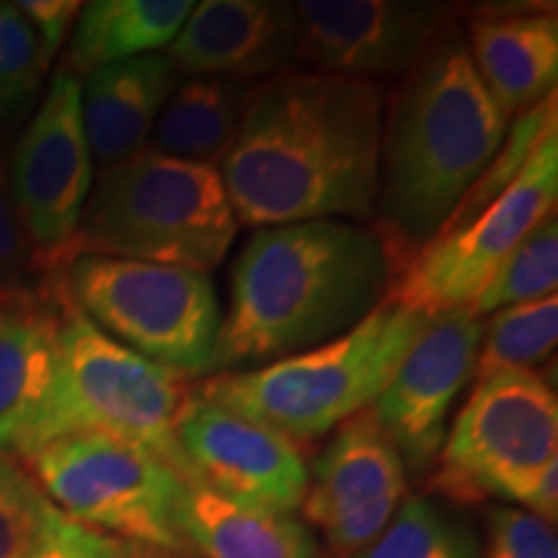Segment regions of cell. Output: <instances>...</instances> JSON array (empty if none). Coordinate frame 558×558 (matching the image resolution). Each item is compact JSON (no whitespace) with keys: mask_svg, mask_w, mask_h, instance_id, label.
I'll use <instances>...</instances> for the list:
<instances>
[{"mask_svg":"<svg viewBox=\"0 0 558 558\" xmlns=\"http://www.w3.org/2000/svg\"><path fill=\"white\" fill-rule=\"evenodd\" d=\"M86 527L62 514L26 465L0 448V558H50Z\"/></svg>","mask_w":558,"mask_h":558,"instance_id":"23","label":"cell"},{"mask_svg":"<svg viewBox=\"0 0 558 558\" xmlns=\"http://www.w3.org/2000/svg\"><path fill=\"white\" fill-rule=\"evenodd\" d=\"M295 13V60L318 73L373 81L407 75L445 26L442 3L409 0H303Z\"/></svg>","mask_w":558,"mask_h":558,"instance_id":"12","label":"cell"},{"mask_svg":"<svg viewBox=\"0 0 558 558\" xmlns=\"http://www.w3.org/2000/svg\"><path fill=\"white\" fill-rule=\"evenodd\" d=\"M292 3L277 0H202L194 3L169 58L190 78H271L295 60Z\"/></svg>","mask_w":558,"mask_h":558,"instance_id":"16","label":"cell"},{"mask_svg":"<svg viewBox=\"0 0 558 558\" xmlns=\"http://www.w3.org/2000/svg\"><path fill=\"white\" fill-rule=\"evenodd\" d=\"M50 65L19 3H0V128L19 122L34 107Z\"/></svg>","mask_w":558,"mask_h":558,"instance_id":"28","label":"cell"},{"mask_svg":"<svg viewBox=\"0 0 558 558\" xmlns=\"http://www.w3.org/2000/svg\"><path fill=\"white\" fill-rule=\"evenodd\" d=\"M107 558H130V543L128 541H120Z\"/></svg>","mask_w":558,"mask_h":558,"instance_id":"33","label":"cell"},{"mask_svg":"<svg viewBox=\"0 0 558 558\" xmlns=\"http://www.w3.org/2000/svg\"><path fill=\"white\" fill-rule=\"evenodd\" d=\"M21 463L78 525L166 554L186 550L177 512L192 481L143 445L83 432L52 439Z\"/></svg>","mask_w":558,"mask_h":558,"instance_id":"9","label":"cell"},{"mask_svg":"<svg viewBox=\"0 0 558 558\" xmlns=\"http://www.w3.org/2000/svg\"><path fill=\"white\" fill-rule=\"evenodd\" d=\"M184 401L181 378L109 339L62 290L58 380L19 460L52 439L101 432L143 445L179 476L194 481L177 437Z\"/></svg>","mask_w":558,"mask_h":558,"instance_id":"7","label":"cell"},{"mask_svg":"<svg viewBox=\"0 0 558 558\" xmlns=\"http://www.w3.org/2000/svg\"><path fill=\"white\" fill-rule=\"evenodd\" d=\"M558 132L543 140L520 177L484 213L439 233L390 279L386 303L422 313L469 308L509 254L556 215Z\"/></svg>","mask_w":558,"mask_h":558,"instance_id":"10","label":"cell"},{"mask_svg":"<svg viewBox=\"0 0 558 558\" xmlns=\"http://www.w3.org/2000/svg\"><path fill=\"white\" fill-rule=\"evenodd\" d=\"M484 525L486 546L481 558H558L556 527L527 509L488 507Z\"/></svg>","mask_w":558,"mask_h":558,"instance_id":"29","label":"cell"},{"mask_svg":"<svg viewBox=\"0 0 558 558\" xmlns=\"http://www.w3.org/2000/svg\"><path fill=\"white\" fill-rule=\"evenodd\" d=\"M62 290L96 329L177 378H205L222 311L209 275L163 264L78 256Z\"/></svg>","mask_w":558,"mask_h":558,"instance_id":"8","label":"cell"},{"mask_svg":"<svg viewBox=\"0 0 558 558\" xmlns=\"http://www.w3.org/2000/svg\"><path fill=\"white\" fill-rule=\"evenodd\" d=\"M251 86L233 78H186L173 88L150 132V153L213 163L239 132Z\"/></svg>","mask_w":558,"mask_h":558,"instance_id":"22","label":"cell"},{"mask_svg":"<svg viewBox=\"0 0 558 558\" xmlns=\"http://www.w3.org/2000/svg\"><path fill=\"white\" fill-rule=\"evenodd\" d=\"M130 558H184V556H181V554H166V550L145 548V546H135V543H130Z\"/></svg>","mask_w":558,"mask_h":558,"instance_id":"32","label":"cell"},{"mask_svg":"<svg viewBox=\"0 0 558 558\" xmlns=\"http://www.w3.org/2000/svg\"><path fill=\"white\" fill-rule=\"evenodd\" d=\"M81 5L83 3H73V0H24V3H19L24 16L32 21L34 32L39 34L41 47L50 60H54L60 47L65 45L68 32L73 29L81 13Z\"/></svg>","mask_w":558,"mask_h":558,"instance_id":"31","label":"cell"},{"mask_svg":"<svg viewBox=\"0 0 558 558\" xmlns=\"http://www.w3.org/2000/svg\"><path fill=\"white\" fill-rule=\"evenodd\" d=\"M460 409L437 456L432 488L452 505L512 501L548 520L558 514V401L535 369H505Z\"/></svg>","mask_w":558,"mask_h":558,"instance_id":"6","label":"cell"},{"mask_svg":"<svg viewBox=\"0 0 558 558\" xmlns=\"http://www.w3.org/2000/svg\"><path fill=\"white\" fill-rule=\"evenodd\" d=\"M177 437L194 484L218 497L290 514L303 505L308 465L298 445L275 429L186 390Z\"/></svg>","mask_w":558,"mask_h":558,"instance_id":"13","label":"cell"},{"mask_svg":"<svg viewBox=\"0 0 558 558\" xmlns=\"http://www.w3.org/2000/svg\"><path fill=\"white\" fill-rule=\"evenodd\" d=\"M235 233L218 166L143 150L94 179L70 262L111 256L209 275Z\"/></svg>","mask_w":558,"mask_h":558,"instance_id":"5","label":"cell"},{"mask_svg":"<svg viewBox=\"0 0 558 558\" xmlns=\"http://www.w3.org/2000/svg\"><path fill=\"white\" fill-rule=\"evenodd\" d=\"M45 279L47 277L39 275L32 243L26 239L16 207H13L9 171H5V160L0 156V295L37 288Z\"/></svg>","mask_w":558,"mask_h":558,"instance_id":"30","label":"cell"},{"mask_svg":"<svg viewBox=\"0 0 558 558\" xmlns=\"http://www.w3.org/2000/svg\"><path fill=\"white\" fill-rule=\"evenodd\" d=\"M386 99L378 83L282 70L251 86L220 177L239 226L373 220Z\"/></svg>","mask_w":558,"mask_h":558,"instance_id":"1","label":"cell"},{"mask_svg":"<svg viewBox=\"0 0 558 558\" xmlns=\"http://www.w3.org/2000/svg\"><path fill=\"white\" fill-rule=\"evenodd\" d=\"M469 52L505 117H520L556 94L558 19L554 11L481 16L469 26Z\"/></svg>","mask_w":558,"mask_h":558,"instance_id":"19","label":"cell"},{"mask_svg":"<svg viewBox=\"0 0 558 558\" xmlns=\"http://www.w3.org/2000/svg\"><path fill=\"white\" fill-rule=\"evenodd\" d=\"M432 313L383 303L339 339L271 365L209 375L194 396L308 442L369 409Z\"/></svg>","mask_w":558,"mask_h":558,"instance_id":"4","label":"cell"},{"mask_svg":"<svg viewBox=\"0 0 558 558\" xmlns=\"http://www.w3.org/2000/svg\"><path fill=\"white\" fill-rule=\"evenodd\" d=\"M481 337L484 324L469 308L432 313L386 390L369 403L403 465L422 471L437 460L448 437L445 418L476 369Z\"/></svg>","mask_w":558,"mask_h":558,"instance_id":"15","label":"cell"},{"mask_svg":"<svg viewBox=\"0 0 558 558\" xmlns=\"http://www.w3.org/2000/svg\"><path fill=\"white\" fill-rule=\"evenodd\" d=\"M60 329L58 275L37 288L0 295V448L16 458L29 445L58 380Z\"/></svg>","mask_w":558,"mask_h":558,"instance_id":"17","label":"cell"},{"mask_svg":"<svg viewBox=\"0 0 558 558\" xmlns=\"http://www.w3.org/2000/svg\"><path fill=\"white\" fill-rule=\"evenodd\" d=\"M393 264L373 228L308 220L259 228L230 269L207 375L239 373L339 339L386 303Z\"/></svg>","mask_w":558,"mask_h":558,"instance_id":"2","label":"cell"},{"mask_svg":"<svg viewBox=\"0 0 558 558\" xmlns=\"http://www.w3.org/2000/svg\"><path fill=\"white\" fill-rule=\"evenodd\" d=\"M407 497V465L369 409L341 424L308 471L303 509L331 554L352 558L386 530Z\"/></svg>","mask_w":558,"mask_h":558,"instance_id":"14","label":"cell"},{"mask_svg":"<svg viewBox=\"0 0 558 558\" xmlns=\"http://www.w3.org/2000/svg\"><path fill=\"white\" fill-rule=\"evenodd\" d=\"M509 122L473 68L465 32L448 24L383 114L373 230L393 275L437 239L497 156Z\"/></svg>","mask_w":558,"mask_h":558,"instance_id":"3","label":"cell"},{"mask_svg":"<svg viewBox=\"0 0 558 558\" xmlns=\"http://www.w3.org/2000/svg\"><path fill=\"white\" fill-rule=\"evenodd\" d=\"M177 527L186 550L205 558H324L295 514L235 505L194 481L181 497Z\"/></svg>","mask_w":558,"mask_h":558,"instance_id":"20","label":"cell"},{"mask_svg":"<svg viewBox=\"0 0 558 558\" xmlns=\"http://www.w3.org/2000/svg\"><path fill=\"white\" fill-rule=\"evenodd\" d=\"M5 171L39 275H58L70 264L94 184V158L81 117V78L65 70L52 75Z\"/></svg>","mask_w":558,"mask_h":558,"instance_id":"11","label":"cell"},{"mask_svg":"<svg viewBox=\"0 0 558 558\" xmlns=\"http://www.w3.org/2000/svg\"><path fill=\"white\" fill-rule=\"evenodd\" d=\"M558 339V298L509 305L492 313L484 326L481 354L476 357V380L505 369H533L554 354Z\"/></svg>","mask_w":558,"mask_h":558,"instance_id":"25","label":"cell"},{"mask_svg":"<svg viewBox=\"0 0 558 558\" xmlns=\"http://www.w3.org/2000/svg\"><path fill=\"white\" fill-rule=\"evenodd\" d=\"M352 558H481L473 530L427 497L401 501L386 530Z\"/></svg>","mask_w":558,"mask_h":558,"instance_id":"24","label":"cell"},{"mask_svg":"<svg viewBox=\"0 0 558 558\" xmlns=\"http://www.w3.org/2000/svg\"><path fill=\"white\" fill-rule=\"evenodd\" d=\"M192 0H94L81 5L68 45L65 73L86 78L94 70L169 47Z\"/></svg>","mask_w":558,"mask_h":558,"instance_id":"21","label":"cell"},{"mask_svg":"<svg viewBox=\"0 0 558 558\" xmlns=\"http://www.w3.org/2000/svg\"><path fill=\"white\" fill-rule=\"evenodd\" d=\"M556 288L558 220L556 215H550L494 271L486 288L471 300L469 311L476 318H484L488 313L509 308V305L533 303V300L556 295Z\"/></svg>","mask_w":558,"mask_h":558,"instance_id":"26","label":"cell"},{"mask_svg":"<svg viewBox=\"0 0 558 558\" xmlns=\"http://www.w3.org/2000/svg\"><path fill=\"white\" fill-rule=\"evenodd\" d=\"M550 132H558V114H556V94H550L548 99H543L538 107L527 109L525 114L514 117V122H509L507 137L501 143L488 169L481 173V179L471 186V192L460 199L456 213L450 215V220L445 222V230H452L471 218H476L478 213L492 205L499 194L507 192V186L520 177V171L525 169L527 160L533 158V153L541 148L543 140Z\"/></svg>","mask_w":558,"mask_h":558,"instance_id":"27","label":"cell"},{"mask_svg":"<svg viewBox=\"0 0 558 558\" xmlns=\"http://www.w3.org/2000/svg\"><path fill=\"white\" fill-rule=\"evenodd\" d=\"M177 86L179 70L166 52L88 73L81 81V117L90 158L109 169L148 148L160 109Z\"/></svg>","mask_w":558,"mask_h":558,"instance_id":"18","label":"cell"}]
</instances>
